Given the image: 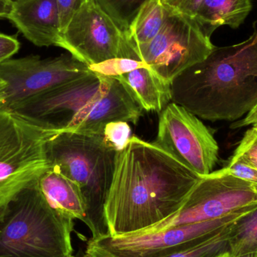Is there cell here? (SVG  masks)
I'll list each match as a JSON object with an SVG mask.
<instances>
[{
	"mask_svg": "<svg viewBox=\"0 0 257 257\" xmlns=\"http://www.w3.org/2000/svg\"><path fill=\"white\" fill-rule=\"evenodd\" d=\"M13 0H0V19L7 18L12 10Z\"/></svg>",
	"mask_w": 257,
	"mask_h": 257,
	"instance_id": "obj_29",
	"label": "cell"
},
{
	"mask_svg": "<svg viewBox=\"0 0 257 257\" xmlns=\"http://www.w3.org/2000/svg\"><path fill=\"white\" fill-rule=\"evenodd\" d=\"M252 211L156 232L90 238L85 253L89 257H167L233 226Z\"/></svg>",
	"mask_w": 257,
	"mask_h": 257,
	"instance_id": "obj_8",
	"label": "cell"
},
{
	"mask_svg": "<svg viewBox=\"0 0 257 257\" xmlns=\"http://www.w3.org/2000/svg\"><path fill=\"white\" fill-rule=\"evenodd\" d=\"M223 169L227 173L247 181L257 187V169L249 166L240 159L232 156L229 164Z\"/></svg>",
	"mask_w": 257,
	"mask_h": 257,
	"instance_id": "obj_24",
	"label": "cell"
},
{
	"mask_svg": "<svg viewBox=\"0 0 257 257\" xmlns=\"http://www.w3.org/2000/svg\"><path fill=\"white\" fill-rule=\"evenodd\" d=\"M117 153L102 136L74 132L58 133L47 146L50 166L81 189L86 205L83 222L90 229L91 238L110 235L105 208Z\"/></svg>",
	"mask_w": 257,
	"mask_h": 257,
	"instance_id": "obj_4",
	"label": "cell"
},
{
	"mask_svg": "<svg viewBox=\"0 0 257 257\" xmlns=\"http://www.w3.org/2000/svg\"><path fill=\"white\" fill-rule=\"evenodd\" d=\"M232 227L229 226L192 247L167 257H230L228 240Z\"/></svg>",
	"mask_w": 257,
	"mask_h": 257,
	"instance_id": "obj_20",
	"label": "cell"
},
{
	"mask_svg": "<svg viewBox=\"0 0 257 257\" xmlns=\"http://www.w3.org/2000/svg\"><path fill=\"white\" fill-rule=\"evenodd\" d=\"M166 18L160 0H148L123 36L133 47L146 45L158 34Z\"/></svg>",
	"mask_w": 257,
	"mask_h": 257,
	"instance_id": "obj_17",
	"label": "cell"
},
{
	"mask_svg": "<svg viewBox=\"0 0 257 257\" xmlns=\"http://www.w3.org/2000/svg\"><path fill=\"white\" fill-rule=\"evenodd\" d=\"M60 133L0 105V210L51 166L47 146Z\"/></svg>",
	"mask_w": 257,
	"mask_h": 257,
	"instance_id": "obj_6",
	"label": "cell"
},
{
	"mask_svg": "<svg viewBox=\"0 0 257 257\" xmlns=\"http://www.w3.org/2000/svg\"><path fill=\"white\" fill-rule=\"evenodd\" d=\"M201 178L153 142L131 136L116 154L105 203L110 235L142 232L169 218Z\"/></svg>",
	"mask_w": 257,
	"mask_h": 257,
	"instance_id": "obj_1",
	"label": "cell"
},
{
	"mask_svg": "<svg viewBox=\"0 0 257 257\" xmlns=\"http://www.w3.org/2000/svg\"><path fill=\"white\" fill-rule=\"evenodd\" d=\"M233 157L257 169V124L253 125L244 133Z\"/></svg>",
	"mask_w": 257,
	"mask_h": 257,
	"instance_id": "obj_23",
	"label": "cell"
},
{
	"mask_svg": "<svg viewBox=\"0 0 257 257\" xmlns=\"http://www.w3.org/2000/svg\"><path fill=\"white\" fill-rule=\"evenodd\" d=\"M90 72L87 65L71 54L47 59L35 55L9 59L0 64V78L6 84L2 105L15 109L33 98Z\"/></svg>",
	"mask_w": 257,
	"mask_h": 257,
	"instance_id": "obj_10",
	"label": "cell"
},
{
	"mask_svg": "<svg viewBox=\"0 0 257 257\" xmlns=\"http://www.w3.org/2000/svg\"><path fill=\"white\" fill-rule=\"evenodd\" d=\"M257 123V103L243 118L232 122L231 128H241L245 126H253Z\"/></svg>",
	"mask_w": 257,
	"mask_h": 257,
	"instance_id": "obj_28",
	"label": "cell"
},
{
	"mask_svg": "<svg viewBox=\"0 0 257 257\" xmlns=\"http://www.w3.org/2000/svg\"><path fill=\"white\" fill-rule=\"evenodd\" d=\"M3 209L0 210V215H1L2 211H3Z\"/></svg>",
	"mask_w": 257,
	"mask_h": 257,
	"instance_id": "obj_33",
	"label": "cell"
},
{
	"mask_svg": "<svg viewBox=\"0 0 257 257\" xmlns=\"http://www.w3.org/2000/svg\"><path fill=\"white\" fill-rule=\"evenodd\" d=\"M203 0H160L168 12L181 14L194 19Z\"/></svg>",
	"mask_w": 257,
	"mask_h": 257,
	"instance_id": "obj_25",
	"label": "cell"
},
{
	"mask_svg": "<svg viewBox=\"0 0 257 257\" xmlns=\"http://www.w3.org/2000/svg\"><path fill=\"white\" fill-rule=\"evenodd\" d=\"M87 1V0H56L60 17L62 34L73 17L78 13V11Z\"/></svg>",
	"mask_w": 257,
	"mask_h": 257,
	"instance_id": "obj_26",
	"label": "cell"
},
{
	"mask_svg": "<svg viewBox=\"0 0 257 257\" xmlns=\"http://www.w3.org/2000/svg\"><path fill=\"white\" fill-rule=\"evenodd\" d=\"M9 19L38 47H59L62 39L56 0H15Z\"/></svg>",
	"mask_w": 257,
	"mask_h": 257,
	"instance_id": "obj_13",
	"label": "cell"
},
{
	"mask_svg": "<svg viewBox=\"0 0 257 257\" xmlns=\"http://www.w3.org/2000/svg\"><path fill=\"white\" fill-rule=\"evenodd\" d=\"M236 257H255L254 254H247V255H244V256H236Z\"/></svg>",
	"mask_w": 257,
	"mask_h": 257,
	"instance_id": "obj_32",
	"label": "cell"
},
{
	"mask_svg": "<svg viewBox=\"0 0 257 257\" xmlns=\"http://www.w3.org/2000/svg\"><path fill=\"white\" fill-rule=\"evenodd\" d=\"M256 124H257V123H256ZM255 125H256V124H255Z\"/></svg>",
	"mask_w": 257,
	"mask_h": 257,
	"instance_id": "obj_35",
	"label": "cell"
},
{
	"mask_svg": "<svg viewBox=\"0 0 257 257\" xmlns=\"http://www.w3.org/2000/svg\"><path fill=\"white\" fill-rule=\"evenodd\" d=\"M13 1H15V0H13Z\"/></svg>",
	"mask_w": 257,
	"mask_h": 257,
	"instance_id": "obj_34",
	"label": "cell"
},
{
	"mask_svg": "<svg viewBox=\"0 0 257 257\" xmlns=\"http://www.w3.org/2000/svg\"><path fill=\"white\" fill-rule=\"evenodd\" d=\"M257 208V187L225 172L202 177L178 212L139 232H151L181 225L227 217Z\"/></svg>",
	"mask_w": 257,
	"mask_h": 257,
	"instance_id": "obj_9",
	"label": "cell"
},
{
	"mask_svg": "<svg viewBox=\"0 0 257 257\" xmlns=\"http://www.w3.org/2000/svg\"><path fill=\"white\" fill-rule=\"evenodd\" d=\"M153 143L200 177L214 172L218 160V145L209 128L197 116L173 102L160 112Z\"/></svg>",
	"mask_w": 257,
	"mask_h": 257,
	"instance_id": "obj_11",
	"label": "cell"
},
{
	"mask_svg": "<svg viewBox=\"0 0 257 257\" xmlns=\"http://www.w3.org/2000/svg\"><path fill=\"white\" fill-rule=\"evenodd\" d=\"M35 182L2 211L0 257L73 256V219L53 208Z\"/></svg>",
	"mask_w": 257,
	"mask_h": 257,
	"instance_id": "obj_5",
	"label": "cell"
},
{
	"mask_svg": "<svg viewBox=\"0 0 257 257\" xmlns=\"http://www.w3.org/2000/svg\"><path fill=\"white\" fill-rule=\"evenodd\" d=\"M35 183L53 208L73 220L84 221L85 202L76 182L50 166Z\"/></svg>",
	"mask_w": 257,
	"mask_h": 257,
	"instance_id": "obj_14",
	"label": "cell"
},
{
	"mask_svg": "<svg viewBox=\"0 0 257 257\" xmlns=\"http://www.w3.org/2000/svg\"><path fill=\"white\" fill-rule=\"evenodd\" d=\"M131 128L128 122L115 120L109 122L104 128L103 137L105 144L114 151H121L130 140Z\"/></svg>",
	"mask_w": 257,
	"mask_h": 257,
	"instance_id": "obj_22",
	"label": "cell"
},
{
	"mask_svg": "<svg viewBox=\"0 0 257 257\" xmlns=\"http://www.w3.org/2000/svg\"><path fill=\"white\" fill-rule=\"evenodd\" d=\"M20 49V42L16 36L0 33V64L12 58Z\"/></svg>",
	"mask_w": 257,
	"mask_h": 257,
	"instance_id": "obj_27",
	"label": "cell"
},
{
	"mask_svg": "<svg viewBox=\"0 0 257 257\" xmlns=\"http://www.w3.org/2000/svg\"><path fill=\"white\" fill-rule=\"evenodd\" d=\"M172 102L204 120L235 122L257 103V18L247 40L216 47L171 82Z\"/></svg>",
	"mask_w": 257,
	"mask_h": 257,
	"instance_id": "obj_2",
	"label": "cell"
},
{
	"mask_svg": "<svg viewBox=\"0 0 257 257\" xmlns=\"http://www.w3.org/2000/svg\"><path fill=\"white\" fill-rule=\"evenodd\" d=\"M214 48L195 19L166 11V21L157 36L138 47L132 46L125 38L120 57L143 62L171 83L181 72L205 60Z\"/></svg>",
	"mask_w": 257,
	"mask_h": 257,
	"instance_id": "obj_7",
	"label": "cell"
},
{
	"mask_svg": "<svg viewBox=\"0 0 257 257\" xmlns=\"http://www.w3.org/2000/svg\"><path fill=\"white\" fill-rule=\"evenodd\" d=\"M124 36L94 0H87L62 34L60 48L87 66L120 57Z\"/></svg>",
	"mask_w": 257,
	"mask_h": 257,
	"instance_id": "obj_12",
	"label": "cell"
},
{
	"mask_svg": "<svg viewBox=\"0 0 257 257\" xmlns=\"http://www.w3.org/2000/svg\"><path fill=\"white\" fill-rule=\"evenodd\" d=\"M148 0H94L123 33H126Z\"/></svg>",
	"mask_w": 257,
	"mask_h": 257,
	"instance_id": "obj_19",
	"label": "cell"
},
{
	"mask_svg": "<svg viewBox=\"0 0 257 257\" xmlns=\"http://www.w3.org/2000/svg\"><path fill=\"white\" fill-rule=\"evenodd\" d=\"M147 66L143 62L125 57H115L102 63L90 65L89 69L96 75L117 77Z\"/></svg>",
	"mask_w": 257,
	"mask_h": 257,
	"instance_id": "obj_21",
	"label": "cell"
},
{
	"mask_svg": "<svg viewBox=\"0 0 257 257\" xmlns=\"http://www.w3.org/2000/svg\"><path fill=\"white\" fill-rule=\"evenodd\" d=\"M135 100L147 111L160 113L172 102L171 83L148 66L117 76Z\"/></svg>",
	"mask_w": 257,
	"mask_h": 257,
	"instance_id": "obj_15",
	"label": "cell"
},
{
	"mask_svg": "<svg viewBox=\"0 0 257 257\" xmlns=\"http://www.w3.org/2000/svg\"><path fill=\"white\" fill-rule=\"evenodd\" d=\"M15 111L57 131L103 135L115 120L136 123L143 108L116 77L93 72L27 101Z\"/></svg>",
	"mask_w": 257,
	"mask_h": 257,
	"instance_id": "obj_3",
	"label": "cell"
},
{
	"mask_svg": "<svg viewBox=\"0 0 257 257\" xmlns=\"http://www.w3.org/2000/svg\"><path fill=\"white\" fill-rule=\"evenodd\" d=\"M72 257H73V256H72Z\"/></svg>",
	"mask_w": 257,
	"mask_h": 257,
	"instance_id": "obj_36",
	"label": "cell"
},
{
	"mask_svg": "<svg viewBox=\"0 0 257 257\" xmlns=\"http://www.w3.org/2000/svg\"><path fill=\"white\" fill-rule=\"evenodd\" d=\"M73 257H89L86 255L85 252L79 251L76 254L74 255Z\"/></svg>",
	"mask_w": 257,
	"mask_h": 257,
	"instance_id": "obj_31",
	"label": "cell"
},
{
	"mask_svg": "<svg viewBox=\"0 0 257 257\" xmlns=\"http://www.w3.org/2000/svg\"><path fill=\"white\" fill-rule=\"evenodd\" d=\"M228 242L230 257L257 255V208L232 226Z\"/></svg>",
	"mask_w": 257,
	"mask_h": 257,
	"instance_id": "obj_18",
	"label": "cell"
},
{
	"mask_svg": "<svg viewBox=\"0 0 257 257\" xmlns=\"http://www.w3.org/2000/svg\"><path fill=\"white\" fill-rule=\"evenodd\" d=\"M252 9V0H203L194 19L204 34L211 38L223 26L239 28Z\"/></svg>",
	"mask_w": 257,
	"mask_h": 257,
	"instance_id": "obj_16",
	"label": "cell"
},
{
	"mask_svg": "<svg viewBox=\"0 0 257 257\" xmlns=\"http://www.w3.org/2000/svg\"><path fill=\"white\" fill-rule=\"evenodd\" d=\"M5 90H6V84L4 81L0 78V105L4 102Z\"/></svg>",
	"mask_w": 257,
	"mask_h": 257,
	"instance_id": "obj_30",
	"label": "cell"
}]
</instances>
